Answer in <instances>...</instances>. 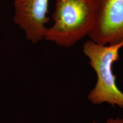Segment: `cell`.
<instances>
[{
	"mask_svg": "<svg viewBox=\"0 0 123 123\" xmlns=\"http://www.w3.org/2000/svg\"><path fill=\"white\" fill-rule=\"evenodd\" d=\"M96 0H56L54 24L44 39L69 48L88 35L94 26Z\"/></svg>",
	"mask_w": 123,
	"mask_h": 123,
	"instance_id": "6da1fadb",
	"label": "cell"
},
{
	"mask_svg": "<svg viewBox=\"0 0 123 123\" xmlns=\"http://www.w3.org/2000/svg\"><path fill=\"white\" fill-rule=\"evenodd\" d=\"M98 43H123V0H96V19L90 34Z\"/></svg>",
	"mask_w": 123,
	"mask_h": 123,
	"instance_id": "3957f363",
	"label": "cell"
},
{
	"mask_svg": "<svg viewBox=\"0 0 123 123\" xmlns=\"http://www.w3.org/2000/svg\"><path fill=\"white\" fill-rule=\"evenodd\" d=\"M123 43L106 45L86 41L83 45V53L96 73L95 87L89 92L87 98L91 103H104L123 110V92L116 84V76L113 72V64L119 59V51Z\"/></svg>",
	"mask_w": 123,
	"mask_h": 123,
	"instance_id": "7a4b0ae2",
	"label": "cell"
},
{
	"mask_svg": "<svg viewBox=\"0 0 123 123\" xmlns=\"http://www.w3.org/2000/svg\"><path fill=\"white\" fill-rule=\"evenodd\" d=\"M92 123H101L96 121H93ZM105 123H123V117H111L108 119Z\"/></svg>",
	"mask_w": 123,
	"mask_h": 123,
	"instance_id": "5b68a950",
	"label": "cell"
},
{
	"mask_svg": "<svg viewBox=\"0 0 123 123\" xmlns=\"http://www.w3.org/2000/svg\"><path fill=\"white\" fill-rule=\"evenodd\" d=\"M49 0H14V22L24 31L27 41L36 43L44 39L49 22Z\"/></svg>",
	"mask_w": 123,
	"mask_h": 123,
	"instance_id": "277c9868",
	"label": "cell"
}]
</instances>
